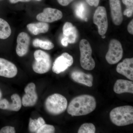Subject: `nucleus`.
<instances>
[{"label":"nucleus","instance_id":"72a5a7b5","mask_svg":"<svg viewBox=\"0 0 133 133\" xmlns=\"http://www.w3.org/2000/svg\"><path fill=\"white\" fill-rule=\"evenodd\" d=\"M36 1H41V0H36Z\"/></svg>","mask_w":133,"mask_h":133},{"label":"nucleus","instance_id":"ddd939ff","mask_svg":"<svg viewBox=\"0 0 133 133\" xmlns=\"http://www.w3.org/2000/svg\"><path fill=\"white\" fill-rule=\"evenodd\" d=\"M111 16L115 25L119 26L123 21L121 4L120 0H109Z\"/></svg>","mask_w":133,"mask_h":133},{"label":"nucleus","instance_id":"a211bd4d","mask_svg":"<svg viewBox=\"0 0 133 133\" xmlns=\"http://www.w3.org/2000/svg\"><path fill=\"white\" fill-rule=\"evenodd\" d=\"M114 91L117 94L124 93L133 94V81L125 79H118L114 86Z\"/></svg>","mask_w":133,"mask_h":133},{"label":"nucleus","instance_id":"f3484780","mask_svg":"<svg viewBox=\"0 0 133 133\" xmlns=\"http://www.w3.org/2000/svg\"><path fill=\"white\" fill-rule=\"evenodd\" d=\"M71 77L73 81L79 84L91 87L93 85V77L91 74H85L83 72L75 71L72 72Z\"/></svg>","mask_w":133,"mask_h":133},{"label":"nucleus","instance_id":"4468645a","mask_svg":"<svg viewBox=\"0 0 133 133\" xmlns=\"http://www.w3.org/2000/svg\"><path fill=\"white\" fill-rule=\"evenodd\" d=\"M116 71L119 74H122L133 81V58H127L124 59L116 66Z\"/></svg>","mask_w":133,"mask_h":133},{"label":"nucleus","instance_id":"0eeeda50","mask_svg":"<svg viewBox=\"0 0 133 133\" xmlns=\"http://www.w3.org/2000/svg\"><path fill=\"white\" fill-rule=\"evenodd\" d=\"M93 22L97 26L99 34L105 35L108 28L107 13L104 7L100 6L95 10L93 16Z\"/></svg>","mask_w":133,"mask_h":133},{"label":"nucleus","instance_id":"20e7f679","mask_svg":"<svg viewBox=\"0 0 133 133\" xmlns=\"http://www.w3.org/2000/svg\"><path fill=\"white\" fill-rule=\"evenodd\" d=\"M79 48L81 66L87 70H93L95 66V63L92 57V49L90 43L86 39H82L79 43Z\"/></svg>","mask_w":133,"mask_h":133},{"label":"nucleus","instance_id":"393cba45","mask_svg":"<svg viewBox=\"0 0 133 133\" xmlns=\"http://www.w3.org/2000/svg\"><path fill=\"white\" fill-rule=\"evenodd\" d=\"M122 2L127 6L124 12V15L131 17L133 14V0H122Z\"/></svg>","mask_w":133,"mask_h":133},{"label":"nucleus","instance_id":"a878e982","mask_svg":"<svg viewBox=\"0 0 133 133\" xmlns=\"http://www.w3.org/2000/svg\"><path fill=\"white\" fill-rule=\"evenodd\" d=\"M55 131L54 126L45 124L38 129L37 133H54Z\"/></svg>","mask_w":133,"mask_h":133},{"label":"nucleus","instance_id":"c85d7f7f","mask_svg":"<svg viewBox=\"0 0 133 133\" xmlns=\"http://www.w3.org/2000/svg\"><path fill=\"white\" fill-rule=\"evenodd\" d=\"M58 2L60 5L63 6H66L74 0H57Z\"/></svg>","mask_w":133,"mask_h":133},{"label":"nucleus","instance_id":"f257e3e1","mask_svg":"<svg viewBox=\"0 0 133 133\" xmlns=\"http://www.w3.org/2000/svg\"><path fill=\"white\" fill-rule=\"evenodd\" d=\"M96 100L91 95L85 94L72 99L68 108L67 112L72 116H80L89 114L96 107Z\"/></svg>","mask_w":133,"mask_h":133},{"label":"nucleus","instance_id":"9d476101","mask_svg":"<svg viewBox=\"0 0 133 133\" xmlns=\"http://www.w3.org/2000/svg\"><path fill=\"white\" fill-rule=\"evenodd\" d=\"M25 94L23 97L22 105L25 107H33L37 102L38 96L36 91V85L34 83L29 84L24 89Z\"/></svg>","mask_w":133,"mask_h":133},{"label":"nucleus","instance_id":"1a4fd4ad","mask_svg":"<svg viewBox=\"0 0 133 133\" xmlns=\"http://www.w3.org/2000/svg\"><path fill=\"white\" fill-rule=\"evenodd\" d=\"M63 13L59 10L46 8L42 13L37 15L36 19L39 21L52 23L60 20L63 17Z\"/></svg>","mask_w":133,"mask_h":133},{"label":"nucleus","instance_id":"f8f14e48","mask_svg":"<svg viewBox=\"0 0 133 133\" xmlns=\"http://www.w3.org/2000/svg\"><path fill=\"white\" fill-rule=\"evenodd\" d=\"M17 69L12 62L0 58V76L12 78L16 76Z\"/></svg>","mask_w":133,"mask_h":133},{"label":"nucleus","instance_id":"39448f33","mask_svg":"<svg viewBox=\"0 0 133 133\" xmlns=\"http://www.w3.org/2000/svg\"><path fill=\"white\" fill-rule=\"evenodd\" d=\"M35 61L33 63V71L38 74L46 73L50 70L51 66L50 56L47 52L41 50H37L34 53Z\"/></svg>","mask_w":133,"mask_h":133},{"label":"nucleus","instance_id":"6e6552de","mask_svg":"<svg viewBox=\"0 0 133 133\" xmlns=\"http://www.w3.org/2000/svg\"><path fill=\"white\" fill-rule=\"evenodd\" d=\"M73 63V57L69 53L64 52L55 59L53 63L52 71L57 74H60L71 66Z\"/></svg>","mask_w":133,"mask_h":133},{"label":"nucleus","instance_id":"423d86ee","mask_svg":"<svg viewBox=\"0 0 133 133\" xmlns=\"http://www.w3.org/2000/svg\"><path fill=\"white\" fill-rule=\"evenodd\" d=\"M123 56V50L121 43L114 39L109 43V49L105 56V59L110 64L117 63L121 60Z\"/></svg>","mask_w":133,"mask_h":133},{"label":"nucleus","instance_id":"2eb2a0df","mask_svg":"<svg viewBox=\"0 0 133 133\" xmlns=\"http://www.w3.org/2000/svg\"><path fill=\"white\" fill-rule=\"evenodd\" d=\"M12 103H10L6 99L0 100V109L3 110L18 111L21 109L22 102L21 98L19 95L16 94L11 96Z\"/></svg>","mask_w":133,"mask_h":133},{"label":"nucleus","instance_id":"4be33fe9","mask_svg":"<svg viewBox=\"0 0 133 133\" xmlns=\"http://www.w3.org/2000/svg\"><path fill=\"white\" fill-rule=\"evenodd\" d=\"M33 45L36 48L39 47L45 50L52 49L54 48V44L49 41H43L40 39H35L33 41Z\"/></svg>","mask_w":133,"mask_h":133},{"label":"nucleus","instance_id":"cd10ccee","mask_svg":"<svg viewBox=\"0 0 133 133\" xmlns=\"http://www.w3.org/2000/svg\"><path fill=\"white\" fill-rule=\"evenodd\" d=\"M88 5L91 6L97 7L98 5L99 0H86Z\"/></svg>","mask_w":133,"mask_h":133},{"label":"nucleus","instance_id":"bb28decb","mask_svg":"<svg viewBox=\"0 0 133 133\" xmlns=\"http://www.w3.org/2000/svg\"><path fill=\"white\" fill-rule=\"evenodd\" d=\"M16 131L14 127L6 126L0 130V133H15Z\"/></svg>","mask_w":133,"mask_h":133},{"label":"nucleus","instance_id":"7ed1b4c3","mask_svg":"<svg viewBox=\"0 0 133 133\" xmlns=\"http://www.w3.org/2000/svg\"><path fill=\"white\" fill-rule=\"evenodd\" d=\"M67 99L59 94H54L50 95L45 100V107L50 114L57 115L61 114L67 107Z\"/></svg>","mask_w":133,"mask_h":133},{"label":"nucleus","instance_id":"473e14b6","mask_svg":"<svg viewBox=\"0 0 133 133\" xmlns=\"http://www.w3.org/2000/svg\"><path fill=\"white\" fill-rule=\"evenodd\" d=\"M102 36V38H105V36L104 35H103L101 36Z\"/></svg>","mask_w":133,"mask_h":133},{"label":"nucleus","instance_id":"c756f323","mask_svg":"<svg viewBox=\"0 0 133 133\" xmlns=\"http://www.w3.org/2000/svg\"><path fill=\"white\" fill-rule=\"evenodd\" d=\"M128 31L131 35H133V19L129 23L128 26Z\"/></svg>","mask_w":133,"mask_h":133},{"label":"nucleus","instance_id":"7c9ffc66","mask_svg":"<svg viewBox=\"0 0 133 133\" xmlns=\"http://www.w3.org/2000/svg\"><path fill=\"white\" fill-rule=\"evenodd\" d=\"M31 0H10V2L12 3H16L19 2H29Z\"/></svg>","mask_w":133,"mask_h":133},{"label":"nucleus","instance_id":"9b49d317","mask_svg":"<svg viewBox=\"0 0 133 133\" xmlns=\"http://www.w3.org/2000/svg\"><path fill=\"white\" fill-rule=\"evenodd\" d=\"M17 54L19 57H23L28 53L30 43V38L27 33L22 32L19 33L17 39Z\"/></svg>","mask_w":133,"mask_h":133},{"label":"nucleus","instance_id":"b1692460","mask_svg":"<svg viewBox=\"0 0 133 133\" xmlns=\"http://www.w3.org/2000/svg\"><path fill=\"white\" fill-rule=\"evenodd\" d=\"M96 131L95 126L92 123H84L79 129L78 133H95Z\"/></svg>","mask_w":133,"mask_h":133},{"label":"nucleus","instance_id":"6ab92c4d","mask_svg":"<svg viewBox=\"0 0 133 133\" xmlns=\"http://www.w3.org/2000/svg\"><path fill=\"white\" fill-rule=\"evenodd\" d=\"M27 28L30 32L35 35L41 33H45L49 30V26L47 23L40 22L28 24Z\"/></svg>","mask_w":133,"mask_h":133},{"label":"nucleus","instance_id":"5701e85b","mask_svg":"<svg viewBox=\"0 0 133 133\" xmlns=\"http://www.w3.org/2000/svg\"><path fill=\"white\" fill-rule=\"evenodd\" d=\"M85 7L84 3H78L75 8V14L78 17L81 19L87 21V18L86 17Z\"/></svg>","mask_w":133,"mask_h":133},{"label":"nucleus","instance_id":"412c9836","mask_svg":"<svg viewBox=\"0 0 133 133\" xmlns=\"http://www.w3.org/2000/svg\"><path fill=\"white\" fill-rule=\"evenodd\" d=\"M45 124V121L42 117L35 119L30 118L29 125V130L31 133H37L38 129Z\"/></svg>","mask_w":133,"mask_h":133},{"label":"nucleus","instance_id":"2f4dec72","mask_svg":"<svg viewBox=\"0 0 133 133\" xmlns=\"http://www.w3.org/2000/svg\"><path fill=\"white\" fill-rule=\"evenodd\" d=\"M2 92L0 90V100L1 99V98L2 97Z\"/></svg>","mask_w":133,"mask_h":133},{"label":"nucleus","instance_id":"dca6fc26","mask_svg":"<svg viewBox=\"0 0 133 133\" xmlns=\"http://www.w3.org/2000/svg\"><path fill=\"white\" fill-rule=\"evenodd\" d=\"M63 38L68 43L73 44L76 42L78 38V31L76 27L71 23L66 22L63 28Z\"/></svg>","mask_w":133,"mask_h":133},{"label":"nucleus","instance_id":"aec40b11","mask_svg":"<svg viewBox=\"0 0 133 133\" xmlns=\"http://www.w3.org/2000/svg\"><path fill=\"white\" fill-rule=\"evenodd\" d=\"M12 33L11 28L8 22L0 18V39L8 38Z\"/></svg>","mask_w":133,"mask_h":133},{"label":"nucleus","instance_id":"f03ea898","mask_svg":"<svg viewBox=\"0 0 133 133\" xmlns=\"http://www.w3.org/2000/svg\"><path fill=\"white\" fill-rule=\"evenodd\" d=\"M113 124L118 127L128 125L133 123V107L125 105L115 108L109 114Z\"/></svg>","mask_w":133,"mask_h":133}]
</instances>
